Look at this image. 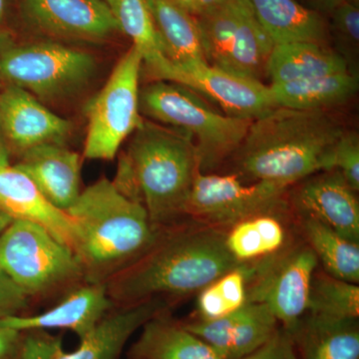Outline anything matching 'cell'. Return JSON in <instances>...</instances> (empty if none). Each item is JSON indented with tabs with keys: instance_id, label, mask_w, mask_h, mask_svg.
Instances as JSON below:
<instances>
[{
	"instance_id": "6da1fadb",
	"label": "cell",
	"mask_w": 359,
	"mask_h": 359,
	"mask_svg": "<svg viewBox=\"0 0 359 359\" xmlns=\"http://www.w3.org/2000/svg\"><path fill=\"white\" fill-rule=\"evenodd\" d=\"M224 233L221 228L196 221L161 229L141 257L106 283L113 304L128 306L199 292L242 264L226 249Z\"/></svg>"
},
{
	"instance_id": "7a4b0ae2",
	"label": "cell",
	"mask_w": 359,
	"mask_h": 359,
	"mask_svg": "<svg viewBox=\"0 0 359 359\" xmlns=\"http://www.w3.org/2000/svg\"><path fill=\"white\" fill-rule=\"evenodd\" d=\"M344 130L325 110L276 107L252 120L231 156L241 178L289 188L332 170L335 145Z\"/></svg>"
},
{
	"instance_id": "3957f363",
	"label": "cell",
	"mask_w": 359,
	"mask_h": 359,
	"mask_svg": "<svg viewBox=\"0 0 359 359\" xmlns=\"http://www.w3.org/2000/svg\"><path fill=\"white\" fill-rule=\"evenodd\" d=\"M198 170L197 149L190 135L143 120L120 157L113 183L143 205L151 223L160 230L186 216Z\"/></svg>"
},
{
	"instance_id": "277c9868",
	"label": "cell",
	"mask_w": 359,
	"mask_h": 359,
	"mask_svg": "<svg viewBox=\"0 0 359 359\" xmlns=\"http://www.w3.org/2000/svg\"><path fill=\"white\" fill-rule=\"evenodd\" d=\"M67 212L78 230L74 254L89 283H107L141 257L161 230L143 205L105 177L85 188Z\"/></svg>"
},
{
	"instance_id": "5b68a950",
	"label": "cell",
	"mask_w": 359,
	"mask_h": 359,
	"mask_svg": "<svg viewBox=\"0 0 359 359\" xmlns=\"http://www.w3.org/2000/svg\"><path fill=\"white\" fill-rule=\"evenodd\" d=\"M210 103L184 85L162 80L146 85L139 93L142 115L192 137L202 173L235 154L252 122L224 114Z\"/></svg>"
},
{
	"instance_id": "8992f818",
	"label": "cell",
	"mask_w": 359,
	"mask_h": 359,
	"mask_svg": "<svg viewBox=\"0 0 359 359\" xmlns=\"http://www.w3.org/2000/svg\"><path fill=\"white\" fill-rule=\"evenodd\" d=\"M0 269L33 302L86 282L74 252L39 224L13 219L0 235Z\"/></svg>"
},
{
	"instance_id": "52a82bcc",
	"label": "cell",
	"mask_w": 359,
	"mask_h": 359,
	"mask_svg": "<svg viewBox=\"0 0 359 359\" xmlns=\"http://www.w3.org/2000/svg\"><path fill=\"white\" fill-rule=\"evenodd\" d=\"M95 71L92 54L59 42H13L0 49V83L26 90L41 102L73 95Z\"/></svg>"
},
{
	"instance_id": "ba28073f",
	"label": "cell",
	"mask_w": 359,
	"mask_h": 359,
	"mask_svg": "<svg viewBox=\"0 0 359 359\" xmlns=\"http://www.w3.org/2000/svg\"><path fill=\"white\" fill-rule=\"evenodd\" d=\"M196 20L208 65L263 82L275 43L249 0H226Z\"/></svg>"
},
{
	"instance_id": "9c48e42d",
	"label": "cell",
	"mask_w": 359,
	"mask_h": 359,
	"mask_svg": "<svg viewBox=\"0 0 359 359\" xmlns=\"http://www.w3.org/2000/svg\"><path fill=\"white\" fill-rule=\"evenodd\" d=\"M141 52L132 45L87 107L84 159H114L123 142L143 123L139 108Z\"/></svg>"
},
{
	"instance_id": "30bf717a",
	"label": "cell",
	"mask_w": 359,
	"mask_h": 359,
	"mask_svg": "<svg viewBox=\"0 0 359 359\" xmlns=\"http://www.w3.org/2000/svg\"><path fill=\"white\" fill-rule=\"evenodd\" d=\"M318 257L306 244L287 245L275 256L255 262L248 302L266 304L290 334L308 313Z\"/></svg>"
},
{
	"instance_id": "8fae6325",
	"label": "cell",
	"mask_w": 359,
	"mask_h": 359,
	"mask_svg": "<svg viewBox=\"0 0 359 359\" xmlns=\"http://www.w3.org/2000/svg\"><path fill=\"white\" fill-rule=\"evenodd\" d=\"M142 66L153 79L184 85L231 117L255 120L278 107L264 82L219 69L205 61L174 65L159 54Z\"/></svg>"
},
{
	"instance_id": "7c38bea8",
	"label": "cell",
	"mask_w": 359,
	"mask_h": 359,
	"mask_svg": "<svg viewBox=\"0 0 359 359\" xmlns=\"http://www.w3.org/2000/svg\"><path fill=\"white\" fill-rule=\"evenodd\" d=\"M287 189L269 182L245 183L237 174L198 170L186 205V216L209 226H226L264 212H280Z\"/></svg>"
},
{
	"instance_id": "4fadbf2b",
	"label": "cell",
	"mask_w": 359,
	"mask_h": 359,
	"mask_svg": "<svg viewBox=\"0 0 359 359\" xmlns=\"http://www.w3.org/2000/svg\"><path fill=\"white\" fill-rule=\"evenodd\" d=\"M26 18L55 39L98 42L120 32L112 9L102 0H20Z\"/></svg>"
},
{
	"instance_id": "5bb4252c",
	"label": "cell",
	"mask_w": 359,
	"mask_h": 359,
	"mask_svg": "<svg viewBox=\"0 0 359 359\" xmlns=\"http://www.w3.org/2000/svg\"><path fill=\"white\" fill-rule=\"evenodd\" d=\"M0 124L11 153L20 154L45 144L62 145L72 130L70 121L15 86H4L0 92Z\"/></svg>"
},
{
	"instance_id": "9a60e30c",
	"label": "cell",
	"mask_w": 359,
	"mask_h": 359,
	"mask_svg": "<svg viewBox=\"0 0 359 359\" xmlns=\"http://www.w3.org/2000/svg\"><path fill=\"white\" fill-rule=\"evenodd\" d=\"M290 195L297 215L311 217L342 237L359 244V203L355 193L335 170L299 182Z\"/></svg>"
},
{
	"instance_id": "2e32d148",
	"label": "cell",
	"mask_w": 359,
	"mask_h": 359,
	"mask_svg": "<svg viewBox=\"0 0 359 359\" xmlns=\"http://www.w3.org/2000/svg\"><path fill=\"white\" fill-rule=\"evenodd\" d=\"M183 323L224 359H238L254 353L280 327L268 306L256 302H248L238 311L218 320H194Z\"/></svg>"
},
{
	"instance_id": "e0dca14e",
	"label": "cell",
	"mask_w": 359,
	"mask_h": 359,
	"mask_svg": "<svg viewBox=\"0 0 359 359\" xmlns=\"http://www.w3.org/2000/svg\"><path fill=\"white\" fill-rule=\"evenodd\" d=\"M106 283L83 282L68 290L57 304L41 313L13 316L0 323L13 330H70L79 340L89 334L115 308Z\"/></svg>"
},
{
	"instance_id": "ac0fdd59",
	"label": "cell",
	"mask_w": 359,
	"mask_h": 359,
	"mask_svg": "<svg viewBox=\"0 0 359 359\" xmlns=\"http://www.w3.org/2000/svg\"><path fill=\"white\" fill-rule=\"evenodd\" d=\"M0 209L13 219L39 224L74 252L78 243L74 219L52 205L14 165H0Z\"/></svg>"
},
{
	"instance_id": "d6986e66",
	"label": "cell",
	"mask_w": 359,
	"mask_h": 359,
	"mask_svg": "<svg viewBox=\"0 0 359 359\" xmlns=\"http://www.w3.org/2000/svg\"><path fill=\"white\" fill-rule=\"evenodd\" d=\"M81 157L58 144H45L20 154L14 165L27 175L42 195L58 209L67 212L82 191Z\"/></svg>"
},
{
	"instance_id": "ffe728a7",
	"label": "cell",
	"mask_w": 359,
	"mask_h": 359,
	"mask_svg": "<svg viewBox=\"0 0 359 359\" xmlns=\"http://www.w3.org/2000/svg\"><path fill=\"white\" fill-rule=\"evenodd\" d=\"M167 309L169 306L164 297L116 306L89 334L80 339L75 351L62 348L51 359H121L132 335L156 314Z\"/></svg>"
},
{
	"instance_id": "44dd1931",
	"label": "cell",
	"mask_w": 359,
	"mask_h": 359,
	"mask_svg": "<svg viewBox=\"0 0 359 359\" xmlns=\"http://www.w3.org/2000/svg\"><path fill=\"white\" fill-rule=\"evenodd\" d=\"M127 351V359H224L219 351L172 318L169 309L141 327Z\"/></svg>"
},
{
	"instance_id": "7402d4cb",
	"label": "cell",
	"mask_w": 359,
	"mask_h": 359,
	"mask_svg": "<svg viewBox=\"0 0 359 359\" xmlns=\"http://www.w3.org/2000/svg\"><path fill=\"white\" fill-rule=\"evenodd\" d=\"M346 71L353 72L344 58L327 44L297 41L273 46L266 65V77L271 84L283 83Z\"/></svg>"
},
{
	"instance_id": "603a6c76",
	"label": "cell",
	"mask_w": 359,
	"mask_h": 359,
	"mask_svg": "<svg viewBox=\"0 0 359 359\" xmlns=\"http://www.w3.org/2000/svg\"><path fill=\"white\" fill-rule=\"evenodd\" d=\"M290 334L299 359H359L358 320L306 313Z\"/></svg>"
},
{
	"instance_id": "cb8c5ba5",
	"label": "cell",
	"mask_w": 359,
	"mask_h": 359,
	"mask_svg": "<svg viewBox=\"0 0 359 359\" xmlns=\"http://www.w3.org/2000/svg\"><path fill=\"white\" fill-rule=\"evenodd\" d=\"M249 1L275 45L297 41L325 43L327 26L323 16L297 0Z\"/></svg>"
},
{
	"instance_id": "d4e9b609",
	"label": "cell",
	"mask_w": 359,
	"mask_h": 359,
	"mask_svg": "<svg viewBox=\"0 0 359 359\" xmlns=\"http://www.w3.org/2000/svg\"><path fill=\"white\" fill-rule=\"evenodd\" d=\"M269 87L278 107L325 111L351 100L358 91V78L355 73L346 71Z\"/></svg>"
},
{
	"instance_id": "484cf974",
	"label": "cell",
	"mask_w": 359,
	"mask_h": 359,
	"mask_svg": "<svg viewBox=\"0 0 359 359\" xmlns=\"http://www.w3.org/2000/svg\"><path fill=\"white\" fill-rule=\"evenodd\" d=\"M162 45L174 65L205 61L197 20L173 0H146Z\"/></svg>"
},
{
	"instance_id": "4316f807",
	"label": "cell",
	"mask_w": 359,
	"mask_h": 359,
	"mask_svg": "<svg viewBox=\"0 0 359 359\" xmlns=\"http://www.w3.org/2000/svg\"><path fill=\"white\" fill-rule=\"evenodd\" d=\"M280 212H264L238 222L224 233V244L238 264L275 256L287 245V231Z\"/></svg>"
},
{
	"instance_id": "83f0119b",
	"label": "cell",
	"mask_w": 359,
	"mask_h": 359,
	"mask_svg": "<svg viewBox=\"0 0 359 359\" xmlns=\"http://www.w3.org/2000/svg\"><path fill=\"white\" fill-rule=\"evenodd\" d=\"M297 217L306 244L313 250L325 273L346 282L358 283L359 244L342 237L316 219L304 215Z\"/></svg>"
},
{
	"instance_id": "f1b7e54d",
	"label": "cell",
	"mask_w": 359,
	"mask_h": 359,
	"mask_svg": "<svg viewBox=\"0 0 359 359\" xmlns=\"http://www.w3.org/2000/svg\"><path fill=\"white\" fill-rule=\"evenodd\" d=\"M254 263L238 264L199 292L196 320H214L238 311L248 302Z\"/></svg>"
},
{
	"instance_id": "f546056e",
	"label": "cell",
	"mask_w": 359,
	"mask_h": 359,
	"mask_svg": "<svg viewBox=\"0 0 359 359\" xmlns=\"http://www.w3.org/2000/svg\"><path fill=\"white\" fill-rule=\"evenodd\" d=\"M308 313L337 320H358L359 287L325 271H316L309 294Z\"/></svg>"
},
{
	"instance_id": "4dcf8cb0",
	"label": "cell",
	"mask_w": 359,
	"mask_h": 359,
	"mask_svg": "<svg viewBox=\"0 0 359 359\" xmlns=\"http://www.w3.org/2000/svg\"><path fill=\"white\" fill-rule=\"evenodd\" d=\"M120 32L132 40V45L141 52L143 61L163 53L146 0H113L110 6Z\"/></svg>"
},
{
	"instance_id": "1f68e13d",
	"label": "cell",
	"mask_w": 359,
	"mask_h": 359,
	"mask_svg": "<svg viewBox=\"0 0 359 359\" xmlns=\"http://www.w3.org/2000/svg\"><path fill=\"white\" fill-rule=\"evenodd\" d=\"M332 32L339 55L354 71V62L358 55L359 6L351 0H342L332 9Z\"/></svg>"
},
{
	"instance_id": "d6a6232c",
	"label": "cell",
	"mask_w": 359,
	"mask_h": 359,
	"mask_svg": "<svg viewBox=\"0 0 359 359\" xmlns=\"http://www.w3.org/2000/svg\"><path fill=\"white\" fill-rule=\"evenodd\" d=\"M332 170L339 172L354 192L359 191V140L358 134L346 132L332 154Z\"/></svg>"
},
{
	"instance_id": "836d02e7",
	"label": "cell",
	"mask_w": 359,
	"mask_h": 359,
	"mask_svg": "<svg viewBox=\"0 0 359 359\" xmlns=\"http://www.w3.org/2000/svg\"><path fill=\"white\" fill-rule=\"evenodd\" d=\"M63 348L62 337L48 330H23L18 359H51Z\"/></svg>"
},
{
	"instance_id": "e575fe53",
	"label": "cell",
	"mask_w": 359,
	"mask_h": 359,
	"mask_svg": "<svg viewBox=\"0 0 359 359\" xmlns=\"http://www.w3.org/2000/svg\"><path fill=\"white\" fill-rule=\"evenodd\" d=\"M32 302L0 269V321L29 313Z\"/></svg>"
},
{
	"instance_id": "d590c367",
	"label": "cell",
	"mask_w": 359,
	"mask_h": 359,
	"mask_svg": "<svg viewBox=\"0 0 359 359\" xmlns=\"http://www.w3.org/2000/svg\"><path fill=\"white\" fill-rule=\"evenodd\" d=\"M238 359H299V355L292 334L280 327L266 344Z\"/></svg>"
},
{
	"instance_id": "8d00e7d4",
	"label": "cell",
	"mask_w": 359,
	"mask_h": 359,
	"mask_svg": "<svg viewBox=\"0 0 359 359\" xmlns=\"http://www.w3.org/2000/svg\"><path fill=\"white\" fill-rule=\"evenodd\" d=\"M22 332L0 323V359H18Z\"/></svg>"
},
{
	"instance_id": "74e56055",
	"label": "cell",
	"mask_w": 359,
	"mask_h": 359,
	"mask_svg": "<svg viewBox=\"0 0 359 359\" xmlns=\"http://www.w3.org/2000/svg\"><path fill=\"white\" fill-rule=\"evenodd\" d=\"M179 6L185 9L194 18H200L204 14L210 13L226 0H173Z\"/></svg>"
},
{
	"instance_id": "f35d334b",
	"label": "cell",
	"mask_w": 359,
	"mask_h": 359,
	"mask_svg": "<svg viewBox=\"0 0 359 359\" xmlns=\"http://www.w3.org/2000/svg\"><path fill=\"white\" fill-rule=\"evenodd\" d=\"M13 42L9 28L8 0H0V49Z\"/></svg>"
},
{
	"instance_id": "ab89813d",
	"label": "cell",
	"mask_w": 359,
	"mask_h": 359,
	"mask_svg": "<svg viewBox=\"0 0 359 359\" xmlns=\"http://www.w3.org/2000/svg\"><path fill=\"white\" fill-rule=\"evenodd\" d=\"M9 164H11V150L7 145L1 124H0V165Z\"/></svg>"
},
{
	"instance_id": "60d3db41",
	"label": "cell",
	"mask_w": 359,
	"mask_h": 359,
	"mask_svg": "<svg viewBox=\"0 0 359 359\" xmlns=\"http://www.w3.org/2000/svg\"><path fill=\"white\" fill-rule=\"evenodd\" d=\"M308 1L321 9L332 11L342 0H308Z\"/></svg>"
},
{
	"instance_id": "b9f144b4",
	"label": "cell",
	"mask_w": 359,
	"mask_h": 359,
	"mask_svg": "<svg viewBox=\"0 0 359 359\" xmlns=\"http://www.w3.org/2000/svg\"><path fill=\"white\" fill-rule=\"evenodd\" d=\"M13 221V219H11L6 212H4L0 209V235H1L2 231L6 230L7 226H9V224Z\"/></svg>"
},
{
	"instance_id": "7bdbcfd3",
	"label": "cell",
	"mask_w": 359,
	"mask_h": 359,
	"mask_svg": "<svg viewBox=\"0 0 359 359\" xmlns=\"http://www.w3.org/2000/svg\"><path fill=\"white\" fill-rule=\"evenodd\" d=\"M102 1L106 2L110 6L112 4L113 0H102Z\"/></svg>"
}]
</instances>
